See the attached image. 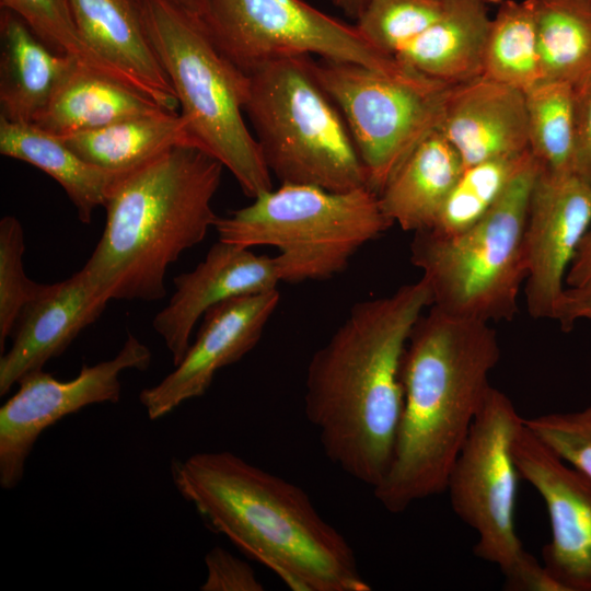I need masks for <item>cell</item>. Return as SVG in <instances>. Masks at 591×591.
Masks as SVG:
<instances>
[{"label": "cell", "instance_id": "17", "mask_svg": "<svg viewBox=\"0 0 591 591\" xmlns=\"http://www.w3.org/2000/svg\"><path fill=\"white\" fill-rule=\"evenodd\" d=\"M173 281L175 291L152 325L174 366L183 359L195 325L210 308L235 297L277 289L280 282L274 257L220 240L193 270Z\"/></svg>", "mask_w": 591, "mask_h": 591}, {"label": "cell", "instance_id": "27", "mask_svg": "<svg viewBox=\"0 0 591 591\" xmlns=\"http://www.w3.org/2000/svg\"><path fill=\"white\" fill-rule=\"evenodd\" d=\"M484 77L523 93L543 81L534 0H505L490 21Z\"/></svg>", "mask_w": 591, "mask_h": 591}, {"label": "cell", "instance_id": "35", "mask_svg": "<svg viewBox=\"0 0 591 591\" xmlns=\"http://www.w3.org/2000/svg\"><path fill=\"white\" fill-rule=\"evenodd\" d=\"M575 173L591 185V76L575 89Z\"/></svg>", "mask_w": 591, "mask_h": 591}, {"label": "cell", "instance_id": "12", "mask_svg": "<svg viewBox=\"0 0 591 591\" xmlns=\"http://www.w3.org/2000/svg\"><path fill=\"white\" fill-rule=\"evenodd\" d=\"M151 351L128 334L118 354L93 366L83 364L69 381L55 379L43 370L24 375L19 390L0 408V485L12 489L22 480L25 463L45 429L83 407L120 399V373L144 371Z\"/></svg>", "mask_w": 591, "mask_h": 591}, {"label": "cell", "instance_id": "6", "mask_svg": "<svg viewBox=\"0 0 591 591\" xmlns=\"http://www.w3.org/2000/svg\"><path fill=\"white\" fill-rule=\"evenodd\" d=\"M246 74L244 112L269 172L281 184L332 192L369 187L346 120L320 83L310 55L276 58Z\"/></svg>", "mask_w": 591, "mask_h": 591}, {"label": "cell", "instance_id": "34", "mask_svg": "<svg viewBox=\"0 0 591 591\" xmlns=\"http://www.w3.org/2000/svg\"><path fill=\"white\" fill-rule=\"evenodd\" d=\"M205 564L207 576L200 587L202 591L264 590L263 583L247 563L219 546L207 553Z\"/></svg>", "mask_w": 591, "mask_h": 591}, {"label": "cell", "instance_id": "36", "mask_svg": "<svg viewBox=\"0 0 591 591\" xmlns=\"http://www.w3.org/2000/svg\"><path fill=\"white\" fill-rule=\"evenodd\" d=\"M591 321V283L565 287L555 302L552 320L557 321L564 332H570L578 320Z\"/></svg>", "mask_w": 591, "mask_h": 591}, {"label": "cell", "instance_id": "33", "mask_svg": "<svg viewBox=\"0 0 591 591\" xmlns=\"http://www.w3.org/2000/svg\"><path fill=\"white\" fill-rule=\"evenodd\" d=\"M524 425L560 459L591 479V405L524 418Z\"/></svg>", "mask_w": 591, "mask_h": 591}, {"label": "cell", "instance_id": "18", "mask_svg": "<svg viewBox=\"0 0 591 591\" xmlns=\"http://www.w3.org/2000/svg\"><path fill=\"white\" fill-rule=\"evenodd\" d=\"M438 130L464 167L529 150L524 93L484 76L451 85Z\"/></svg>", "mask_w": 591, "mask_h": 591}, {"label": "cell", "instance_id": "15", "mask_svg": "<svg viewBox=\"0 0 591 591\" xmlns=\"http://www.w3.org/2000/svg\"><path fill=\"white\" fill-rule=\"evenodd\" d=\"M279 300L280 293L274 289L210 308L179 363L160 383L140 392L149 418H161L185 401L204 395L220 369L239 361L257 345Z\"/></svg>", "mask_w": 591, "mask_h": 591}, {"label": "cell", "instance_id": "31", "mask_svg": "<svg viewBox=\"0 0 591 591\" xmlns=\"http://www.w3.org/2000/svg\"><path fill=\"white\" fill-rule=\"evenodd\" d=\"M0 7L21 18L54 51L123 82L83 42L67 0H0Z\"/></svg>", "mask_w": 591, "mask_h": 591}, {"label": "cell", "instance_id": "24", "mask_svg": "<svg viewBox=\"0 0 591 591\" xmlns=\"http://www.w3.org/2000/svg\"><path fill=\"white\" fill-rule=\"evenodd\" d=\"M0 153L51 176L66 192L79 220L86 224L95 209L104 207L118 175L84 161L57 136L34 124L13 123L3 117H0Z\"/></svg>", "mask_w": 591, "mask_h": 591}, {"label": "cell", "instance_id": "25", "mask_svg": "<svg viewBox=\"0 0 591 591\" xmlns=\"http://www.w3.org/2000/svg\"><path fill=\"white\" fill-rule=\"evenodd\" d=\"M57 137L84 161L116 174L138 167L174 147L195 146L185 120L176 112Z\"/></svg>", "mask_w": 591, "mask_h": 591}, {"label": "cell", "instance_id": "37", "mask_svg": "<svg viewBox=\"0 0 591 591\" xmlns=\"http://www.w3.org/2000/svg\"><path fill=\"white\" fill-rule=\"evenodd\" d=\"M567 287L591 283V227L583 236L569 266L565 280Z\"/></svg>", "mask_w": 591, "mask_h": 591}, {"label": "cell", "instance_id": "32", "mask_svg": "<svg viewBox=\"0 0 591 591\" xmlns=\"http://www.w3.org/2000/svg\"><path fill=\"white\" fill-rule=\"evenodd\" d=\"M25 250L21 222L13 216L0 220V351L3 354L20 312L38 283L28 279L23 266Z\"/></svg>", "mask_w": 591, "mask_h": 591}, {"label": "cell", "instance_id": "2", "mask_svg": "<svg viewBox=\"0 0 591 591\" xmlns=\"http://www.w3.org/2000/svg\"><path fill=\"white\" fill-rule=\"evenodd\" d=\"M171 476L212 532L291 590H371L347 540L296 484L227 451L173 459Z\"/></svg>", "mask_w": 591, "mask_h": 591}, {"label": "cell", "instance_id": "26", "mask_svg": "<svg viewBox=\"0 0 591 591\" xmlns=\"http://www.w3.org/2000/svg\"><path fill=\"white\" fill-rule=\"evenodd\" d=\"M543 81L581 85L591 76V0H534Z\"/></svg>", "mask_w": 591, "mask_h": 591}, {"label": "cell", "instance_id": "1", "mask_svg": "<svg viewBox=\"0 0 591 591\" xmlns=\"http://www.w3.org/2000/svg\"><path fill=\"white\" fill-rule=\"evenodd\" d=\"M431 303L424 278L392 294L357 302L308 364L304 412L325 455L372 488L385 476L394 453L406 344Z\"/></svg>", "mask_w": 591, "mask_h": 591}, {"label": "cell", "instance_id": "7", "mask_svg": "<svg viewBox=\"0 0 591 591\" xmlns=\"http://www.w3.org/2000/svg\"><path fill=\"white\" fill-rule=\"evenodd\" d=\"M392 224L369 187L332 192L281 184L251 205L218 216L213 228L223 242L276 247L279 280L301 282L341 273L360 247Z\"/></svg>", "mask_w": 591, "mask_h": 591}, {"label": "cell", "instance_id": "20", "mask_svg": "<svg viewBox=\"0 0 591 591\" xmlns=\"http://www.w3.org/2000/svg\"><path fill=\"white\" fill-rule=\"evenodd\" d=\"M170 112L119 80L74 59L35 126L55 136L94 130L117 121Z\"/></svg>", "mask_w": 591, "mask_h": 591}, {"label": "cell", "instance_id": "11", "mask_svg": "<svg viewBox=\"0 0 591 591\" xmlns=\"http://www.w3.org/2000/svg\"><path fill=\"white\" fill-rule=\"evenodd\" d=\"M200 19L219 50L244 73L299 55L360 63L391 76L415 71L374 47L356 25L303 0H207Z\"/></svg>", "mask_w": 591, "mask_h": 591}, {"label": "cell", "instance_id": "29", "mask_svg": "<svg viewBox=\"0 0 591 591\" xmlns=\"http://www.w3.org/2000/svg\"><path fill=\"white\" fill-rule=\"evenodd\" d=\"M532 158L529 149L519 155L498 158L464 167L429 230L448 235L472 227L490 210Z\"/></svg>", "mask_w": 591, "mask_h": 591}, {"label": "cell", "instance_id": "13", "mask_svg": "<svg viewBox=\"0 0 591 591\" xmlns=\"http://www.w3.org/2000/svg\"><path fill=\"white\" fill-rule=\"evenodd\" d=\"M520 476L542 497L552 530L543 566L563 591H591V479L525 425L512 448Z\"/></svg>", "mask_w": 591, "mask_h": 591}, {"label": "cell", "instance_id": "3", "mask_svg": "<svg viewBox=\"0 0 591 591\" xmlns=\"http://www.w3.org/2000/svg\"><path fill=\"white\" fill-rule=\"evenodd\" d=\"M500 355L489 323L433 305L417 320L403 357L404 403L392 462L373 487L387 511L403 512L445 491Z\"/></svg>", "mask_w": 591, "mask_h": 591}, {"label": "cell", "instance_id": "40", "mask_svg": "<svg viewBox=\"0 0 591 591\" xmlns=\"http://www.w3.org/2000/svg\"><path fill=\"white\" fill-rule=\"evenodd\" d=\"M479 1H482V2H484V3H486V4H487V3L500 4V3H501L502 1H505V0H479Z\"/></svg>", "mask_w": 591, "mask_h": 591}, {"label": "cell", "instance_id": "22", "mask_svg": "<svg viewBox=\"0 0 591 591\" xmlns=\"http://www.w3.org/2000/svg\"><path fill=\"white\" fill-rule=\"evenodd\" d=\"M486 3L449 0L442 16L394 55L404 66L447 84L483 74L484 48L490 26Z\"/></svg>", "mask_w": 591, "mask_h": 591}, {"label": "cell", "instance_id": "23", "mask_svg": "<svg viewBox=\"0 0 591 591\" xmlns=\"http://www.w3.org/2000/svg\"><path fill=\"white\" fill-rule=\"evenodd\" d=\"M463 169L457 151L436 129L413 150L378 195L383 213L404 231L431 229Z\"/></svg>", "mask_w": 591, "mask_h": 591}, {"label": "cell", "instance_id": "39", "mask_svg": "<svg viewBox=\"0 0 591 591\" xmlns=\"http://www.w3.org/2000/svg\"><path fill=\"white\" fill-rule=\"evenodd\" d=\"M188 12L201 16L207 0H172Z\"/></svg>", "mask_w": 591, "mask_h": 591}, {"label": "cell", "instance_id": "16", "mask_svg": "<svg viewBox=\"0 0 591 591\" xmlns=\"http://www.w3.org/2000/svg\"><path fill=\"white\" fill-rule=\"evenodd\" d=\"M108 301L84 266L59 282L38 283L15 322L11 347L1 355L0 396L60 356L101 316Z\"/></svg>", "mask_w": 591, "mask_h": 591}, {"label": "cell", "instance_id": "28", "mask_svg": "<svg viewBox=\"0 0 591 591\" xmlns=\"http://www.w3.org/2000/svg\"><path fill=\"white\" fill-rule=\"evenodd\" d=\"M524 96L532 155L547 171L575 173V89L563 82L542 81Z\"/></svg>", "mask_w": 591, "mask_h": 591}, {"label": "cell", "instance_id": "10", "mask_svg": "<svg viewBox=\"0 0 591 591\" xmlns=\"http://www.w3.org/2000/svg\"><path fill=\"white\" fill-rule=\"evenodd\" d=\"M523 420L511 399L490 386L445 488L452 510L477 534L474 554L499 567L505 582L535 559L523 548L514 523L521 476L512 448Z\"/></svg>", "mask_w": 591, "mask_h": 591}, {"label": "cell", "instance_id": "4", "mask_svg": "<svg viewBox=\"0 0 591 591\" xmlns=\"http://www.w3.org/2000/svg\"><path fill=\"white\" fill-rule=\"evenodd\" d=\"M223 167L183 144L116 176L103 234L84 265L109 300L165 297L169 266L215 225L212 199Z\"/></svg>", "mask_w": 591, "mask_h": 591}, {"label": "cell", "instance_id": "38", "mask_svg": "<svg viewBox=\"0 0 591 591\" xmlns=\"http://www.w3.org/2000/svg\"><path fill=\"white\" fill-rule=\"evenodd\" d=\"M334 7L350 19L357 20L367 0H331Z\"/></svg>", "mask_w": 591, "mask_h": 591}, {"label": "cell", "instance_id": "5", "mask_svg": "<svg viewBox=\"0 0 591 591\" xmlns=\"http://www.w3.org/2000/svg\"><path fill=\"white\" fill-rule=\"evenodd\" d=\"M140 7L194 144L220 161L246 196L273 189L258 141L242 115L247 74L219 50L200 16L172 0H140Z\"/></svg>", "mask_w": 591, "mask_h": 591}, {"label": "cell", "instance_id": "14", "mask_svg": "<svg viewBox=\"0 0 591 591\" xmlns=\"http://www.w3.org/2000/svg\"><path fill=\"white\" fill-rule=\"evenodd\" d=\"M590 227L591 185L575 173L540 166L524 232L525 294L532 317L552 318L569 266Z\"/></svg>", "mask_w": 591, "mask_h": 591}, {"label": "cell", "instance_id": "9", "mask_svg": "<svg viewBox=\"0 0 591 591\" xmlns=\"http://www.w3.org/2000/svg\"><path fill=\"white\" fill-rule=\"evenodd\" d=\"M314 72L343 114L380 194L413 150L438 129L451 84L417 71L391 76L360 63L313 60Z\"/></svg>", "mask_w": 591, "mask_h": 591}, {"label": "cell", "instance_id": "30", "mask_svg": "<svg viewBox=\"0 0 591 591\" xmlns=\"http://www.w3.org/2000/svg\"><path fill=\"white\" fill-rule=\"evenodd\" d=\"M449 0H367L356 26L379 50L394 56L447 10Z\"/></svg>", "mask_w": 591, "mask_h": 591}, {"label": "cell", "instance_id": "21", "mask_svg": "<svg viewBox=\"0 0 591 591\" xmlns=\"http://www.w3.org/2000/svg\"><path fill=\"white\" fill-rule=\"evenodd\" d=\"M73 61L50 49L15 13L1 9L0 117L32 124Z\"/></svg>", "mask_w": 591, "mask_h": 591}, {"label": "cell", "instance_id": "19", "mask_svg": "<svg viewBox=\"0 0 591 591\" xmlns=\"http://www.w3.org/2000/svg\"><path fill=\"white\" fill-rule=\"evenodd\" d=\"M86 46L127 85L170 112L174 89L147 34L140 0H67Z\"/></svg>", "mask_w": 591, "mask_h": 591}, {"label": "cell", "instance_id": "8", "mask_svg": "<svg viewBox=\"0 0 591 591\" xmlns=\"http://www.w3.org/2000/svg\"><path fill=\"white\" fill-rule=\"evenodd\" d=\"M538 167L533 157L490 210L466 230L448 235L415 232L410 262L422 271L431 305L486 323L514 317L528 275L524 232Z\"/></svg>", "mask_w": 591, "mask_h": 591}]
</instances>
